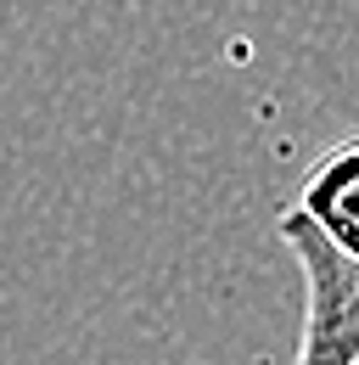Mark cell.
I'll return each instance as SVG.
<instances>
[{"mask_svg": "<svg viewBox=\"0 0 359 365\" xmlns=\"http://www.w3.org/2000/svg\"><path fill=\"white\" fill-rule=\"evenodd\" d=\"M275 236L303 275V331L292 365H359V259L337 253L292 202L281 208Z\"/></svg>", "mask_w": 359, "mask_h": 365, "instance_id": "obj_1", "label": "cell"}, {"mask_svg": "<svg viewBox=\"0 0 359 365\" xmlns=\"http://www.w3.org/2000/svg\"><path fill=\"white\" fill-rule=\"evenodd\" d=\"M292 208L309 220L337 253L359 259V135L331 146L326 158H314V169L303 175Z\"/></svg>", "mask_w": 359, "mask_h": 365, "instance_id": "obj_2", "label": "cell"}]
</instances>
